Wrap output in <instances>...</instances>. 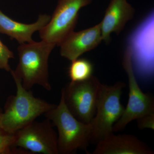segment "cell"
I'll return each instance as SVG.
<instances>
[{
    "mask_svg": "<svg viewBox=\"0 0 154 154\" xmlns=\"http://www.w3.org/2000/svg\"><path fill=\"white\" fill-rule=\"evenodd\" d=\"M55 46L42 40L20 44L18 48L19 62L16 69L11 71L12 76L21 80L26 90H30L33 86L38 85L50 91L48 59Z\"/></svg>",
    "mask_w": 154,
    "mask_h": 154,
    "instance_id": "6da1fadb",
    "label": "cell"
},
{
    "mask_svg": "<svg viewBox=\"0 0 154 154\" xmlns=\"http://www.w3.org/2000/svg\"><path fill=\"white\" fill-rule=\"evenodd\" d=\"M13 77L17 94L9 97L5 112L0 116V127L6 132L14 134L56 105L35 97L31 91L23 87L21 80Z\"/></svg>",
    "mask_w": 154,
    "mask_h": 154,
    "instance_id": "7a4b0ae2",
    "label": "cell"
},
{
    "mask_svg": "<svg viewBox=\"0 0 154 154\" xmlns=\"http://www.w3.org/2000/svg\"><path fill=\"white\" fill-rule=\"evenodd\" d=\"M44 115L57 128L59 154H75L78 150L87 152L92 140V125L91 123L80 121L72 115L66 105L62 94L58 105Z\"/></svg>",
    "mask_w": 154,
    "mask_h": 154,
    "instance_id": "3957f363",
    "label": "cell"
},
{
    "mask_svg": "<svg viewBox=\"0 0 154 154\" xmlns=\"http://www.w3.org/2000/svg\"><path fill=\"white\" fill-rule=\"evenodd\" d=\"M125 86L122 82L112 86L99 84L96 114L91 122V141L97 143L113 134V125L124 112L125 107L120 100Z\"/></svg>",
    "mask_w": 154,
    "mask_h": 154,
    "instance_id": "277c9868",
    "label": "cell"
},
{
    "mask_svg": "<svg viewBox=\"0 0 154 154\" xmlns=\"http://www.w3.org/2000/svg\"><path fill=\"white\" fill-rule=\"evenodd\" d=\"M100 83L93 75L82 82H70L62 90L69 111L82 122L91 123L95 116Z\"/></svg>",
    "mask_w": 154,
    "mask_h": 154,
    "instance_id": "5b68a950",
    "label": "cell"
},
{
    "mask_svg": "<svg viewBox=\"0 0 154 154\" xmlns=\"http://www.w3.org/2000/svg\"><path fill=\"white\" fill-rule=\"evenodd\" d=\"M132 51L128 46L125 53L122 65L128 78V100L124 112L113 126V131H120L128 123L146 114L154 113V100L152 95L141 90L135 75Z\"/></svg>",
    "mask_w": 154,
    "mask_h": 154,
    "instance_id": "8992f818",
    "label": "cell"
},
{
    "mask_svg": "<svg viewBox=\"0 0 154 154\" xmlns=\"http://www.w3.org/2000/svg\"><path fill=\"white\" fill-rule=\"evenodd\" d=\"M91 2L92 0H59L49 22L39 30L42 40L59 46L74 31L79 11Z\"/></svg>",
    "mask_w": 154,
    "mask_h": 154,
    "instance_id": "52a82bcc",
    "label": "cell"
},
{
    "mask_svg": "<svg viewBox=\"0 0 154 154\" xmlns=\"http://www.w3.org/2000/svg\"><path fill=\"white\" fill-rule=\"evenodd\" d=\"M49 119L34 121L14 134L13 147L30 154H59L57 135Z\"/></svg>",
    "mask_w": 154,
    "mask_h": 154,
    "instance_id": "ba28073f",
    "label": "cell"
},
{
    "mask_svg": "<svg viewBox=\"0 0 154 154\" xmlns=\"http://www.w3.org/2000/svg\"><path fill=\"white\" fill-rule=\"evenodd\" d=\"M102 41L100 23L79 32L73 31L60 45L61 55L72 61L96 48Z\"/></svg>",
    "mask_w": 154,
    "mask_h": 154,
    "instance_id": "9c48e42d",
    "label": "cell"
},
{
    "mask_svg": "<svg viewBox=\"0 0 154 154\" xmlns=\"http://www.w3.org/2000/svg\"><path fill=\"white\" fill-rule=\"evenodd\" d=\"M94 154H153L146 144L133 135L112 134L97 143Z\"/></svg>",
    "mask_w": 154,
    "mask_h": 154,
    "instance_id": "30bf717a",
    "label": "cell"
},
{
    "mask_svg": "<svg viewBox=\"0 0 154 154\" xmlns=\"http://www.w3.org/2000/svg\"><path fill=\"white\" fill-rule=\"evenodd\" d=\"M134 10L127 0H111L100 22L102 40L109 43L111 33L118 35L134 17Z\"/></svg>",
    "mask_w": 154,
    "mask_h": 154,
    "instance_id": "8fae6325",
    "label": "cell"
},
{
    "mask_svg": "<svg viewBox=\"0 0 154 154\" xmlns=\"http://www.w3.org/2000/svg\"><path fill=\"white\" fill-rule=\"evenodd\" d=\"M51 18L50 15L40 14L36 22L25 24L14 21L0 11V33L16 39L20 44L32 42L33 41L32 37L33 33L47 25Z\"/></svg>",
    "mask_w": 154,
    "mask_h": 154,
    "instance_id": "7c38bea8",
    "label": "cell"
},
{
    "mask_svg": "<svg viewBox=\"0 0 154 154\" xmlns=\"http://www.w3.org/2000/svg\"><path fill=\"white\" fill-rule=\"evenodd\" d=\"M71 62L68 70L71 82H82L93 76L94 66L90 61L78 58Z\"/></svg>",
    "mask_w": 154,
    "mask_h": 154,
    "instance_id": "4fadbf2b",
    "label": "cell"
},
{
    "mask_svg": "<svg viewBox=\"0 0 154 154\" xmlns=\"http://www.w3.org/2000/svg\"><path fill=\"white\" fill-rule=\"evenodd\" d=\"M14 58L13 52L0 40V69L11 72L9 60Z\"/></svg>",
    "mask_w": 154,
    "mask_h": 154,
    "instance_id": "5bb4252c",
    "label": "cell"
},
{
    "mask_svg": "<svg viewBox=\"0 0 154 154\" xmlns=\"http://www.w3.org/2000/svg\"><path fill=\"white\" fill-rule=\"evenodd\" d=\"M136 120L140 129H154V113L143 116Z\"/></svg>",
    "mask_w": 154,
    "mask_h": 154,
    "instance_id": "9a60e30c",
    "label": "cell"
},
{
    "mask_svg": "<svg viewBox=\"0 0 154 154\" xmlns=\"http://www.w3.org/2000/svg\"><path fill=\"white\" fill-rule=\"evenodd\" d=\"M14 134L9 133L0 127V148L13 147Z\"/></svg>",
    "mask_w": 154,
    "mask_h": 154,
    "instance_id": "2e32d148",
    "label": "cell"
},
{
    "mask_svg": "<svg viewBox=\"0 0 154 154\" xmlns=\"http://www.w3.org/2000/svg\"><path fill=\"white\" fill-rule=\"evenodd\" d=\"M2 112H1V111H0V116H1V114H2Z\"/></svg>",
    "mask_w": 154,
    "mask_h": 154,
    "instance_id": "e0dca14e",
    "label": "cell"
}]
</instances>
